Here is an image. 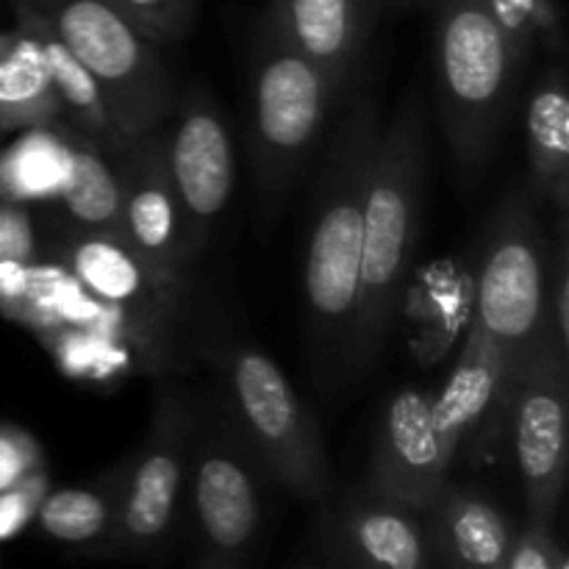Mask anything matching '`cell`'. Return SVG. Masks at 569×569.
<instances>
[{
    "instance_id": "cell-1",
    "label": "cell",
    "mask_w": 569,
    "mask_h": 569,
    "mask_svg": "<svg viewBox=\"0 0 569 569\" xmlns=\"http://www.w3.org/2000/svg\"><path fill=\"white\" fill-rule=\"evenodd\" d=\"M428 128L420 94H406L376 144L365 203L359 298L342 367L367 376L381 356L398 311L400 292L420 242L426 200Z\"/></svg>"
},
{
    "instance_id": "cell-2",
    "label": "cell",
    "mask_w": 569,
    "mask_h": 569,
    "mask_svg": "<svg viewBox=\"0 0 569 569\" xmlns=\"http://www.w3.org/2000/svg\"><path fill=\"white\" fill-rule=\"evenodd\" d=\"M381 137L378 103L370 92L350 94L317 178L306 242L303 292L315 339L345 359L359 298L365 203L372 159Z\"/></svg>"
},
{
    "instance_id": "cell-3",
    "label": "cell",
    "mask_w": 569,
    "mask_h": 569,
    "mask_svg": "<svg viewBox=\"0 0 569 569\" xmlns=\"http://www.w3.org/2000/svg\"><path fill=\"white\" fill-rule=\"evenodd\" d=\"M437 109L456 167L476 172L492 156L526 61L483 0L433 6Z\"/></svg>"
},
{
    "instance_id": "cell-4",
    "label": "cell",
    "mask_w": 569,
    "mask_h": 569,
    "mask_svg": "<svg viewBox=\"0 0 569 569\" xmlns=\"http://www.w3.org/2000/svg\"><path fill=\"white\" fill-rule=\"evenodd\" d=\"M220 372L228 422L261 472L303 503H328L333 467L326 442L281 367L259 348H228Z\"/></svg>"
},
{
    "instance_id": "cell-5",
    "label": "cell",
    "mask_w": 569,
    "mask_h": 569,
    "mask_svg": "<svg viewBox=\"0 0 569 569\" xmlns=\"http://www.w3.org/2000/svg\"><path fill=\"white\" fill-rule=\"evenodd\" d=\"M339 100L331 78L261 17L250 56V156L267 203L283 198Z\"/></svg>"
},
{
    "instance_id": "cell-6",
    "label": "cell",
    "mask_w": 569,
    "mask_h": 569,
    "mask_svg": "<svg viewBox=\"0 0 569 569\" xmlns=\"http://www.w3.org/2000/svg\"><path fill=\"white\" fill-rule=\"evenodd\" d=\"M42 11L94 78L122 137L137 139L164 126L178 92L159 42L109 0H48Z\"/></svg>"
},
{
    "instance_id": "cell-7",
    "label": "cell",
    "mask_w": 569,
    "mask_h": 569,
    "mask_svg": "<svg viewBox=\"0 0 569 569\" xmlns=\"http://www.w3.org/2000/svg\"><path fill=\"white\" fill-rule=\"evenodd\" d=\"M198 415L178 387L159 383L150 426L139 448L122 459V487L114 526L98 548L106 559H150L170 542L187 487Z\"/></svg>"
},
{
    "instance_id": "cell-8",
    "label": "cell",
    "mask_w": 569,
    "mask_h": 569,
    "mask_svg": "<svg viewBox=\"0 0 569 569\" xmlns=\"http://www.w3.org/2000/svg\"><path fill=\"white\" fill-rule=\"evenodd\" d=\"M537 198L511 189L495 209L478 272L476 320L511 353L528 356L548 331V248Z\"/></svg>"
},
{
    "instance_id": "cell-9",
    "label": "cell",
    "mask_w": 569,
    "mask_h": 569,
    "mask_svg": "<svg viewBox=\"0 0 569 569\" xmlns=\"http://www.w3.org/2000/svg\"><path fill=\"white\" fill-rule=\"evenodd\" d=\"M261 467L231 422H194L189 453V511L194 565L233 569L248 565L264 528Z\"/></svg>"
},
{
    "instance_id": "cell-10",
    "label": "cell",
    "mask_w": 569,
    "mask_h": 569,
    "mask_svg": "<svg viewBox=\"0 0 569 569\" xmlns=\"http://www.w3.org/2000/svg\"><path fill=\"white\" fill-rule=\"evenodd\" d=\"M567 348L545 333L522 359L511 398L515 459L528 522L553 526L567 483Z\"/></svg>"
},
{
    "instance_id": "cell-11",
    "label": "cell",
    "mask_w": 569,
    "mask_h": 569,
    "mask_svg": "<svg viewBox=\"0 0 569 569\" xmlns=\"http://www.w3.org/2000/svg\"><path fill=\"white\" fill-rule=\"evenodd\" d=\"M172 111L176 122L164 131L167 167L181 203L187 253L194 261L231 200L237 159L228 122L209 87H187Z\"/></svg>"
},
{
    "instance_id": "cell-12",
    "label": "cell",
    "mask_w": 569,
    "mask_h": 569,
    "mask_svg": "<svg viewBox=\"0 0 569 569\" xmlns=\"http://www.w3.org/2000/svg\"><path fill=\"white\" fill-rule=\"evenodd\" d=\"M44 253L70 267L72 276L100 300L176 339L178 322L187 315L189 276L153 264L114 233L81 231L72 226L53 233Z\"/></svg>"
},
{
    "instance_id": "cell-13",
    "label": "cell",
    "mask_w": 569,
    "mask_h": 569,
    "mask_svg": "<svg viewBox=\"0 0 569 569\" xmlns=\"http://www.w3.org/2000/svg\"><path fill=\"white\" fill-rule=\"evenodd\" d=\"M311 561L359 569L433 567L426 517L361 483L322 509Z\"/></svg>"
},
{
    "instance_id": "cell-14",
    "label": "cell",
    "mask_w": 569,
    "mask_h": 569,
    "mask_svg": "<svg viewBox=\"0 0 569 569\" xmlns=\"http://www.w3.org/2000/svg\"><path fill=\"white\" fill-rule=\"evenodd\" d=\"M522 359L472 320L453 372L433 395V422L450 459L483 450L509 420Z\"/></svg>"
},
{
    "instance_id": "cell-15",
    "label": "cell",
    "mask_w": 569,
    "mask_h": 569,
    "mask_svg": "<svg viewBox=\"0 0 569 569\" xmlns=\"http://www.w3.org/2000/svg\"><path fill=\"white\" fill-rule=\"evenodd\" d=\"M453 459L433 422V395L403 387L383 403L372 439L367 487L426 515L448 483Z\"/></svg>"
},
{
    "instance_id": "cell-16",
    "label": "cell",
    "mask_w": 569,
    "mask_h": 569,
    "mask_svg": "<svg viewBox=\"0 0 569 569\" xmlns=\"http://www.w3.org/2000/svg\"><path fill=\"white\" fill-rule=\"evenodd\" d=\"M122 217L120 239L170 272L189 276L192 259L183 237V214L167 167L164 128L128 139L120 150Z\"/></svg>"
},
{
    "instance_id": "cell-17",
    "label": "cell",
    "mask_w": 569,
    "mask_h": 569,
    "mask_svg": "<svg viewBox=\"0 0 569 569\" xmlns=\"http://www.w3.org/2000/svg\"><path fill=\"white\" fill-rule=\"evenodd\" d=\"M378 14L372 0H270L261 17L300 56L320 67L345 98Z\"/></svg>"
},
{
    "instance_id": "cell-18",
    "label": "cell",
    "mask_w": 569,
    "mask_h": 569,
    "mask_svg": "<svg viewBox=\"0 0 569 569\" xmlns=\"http://www.w3.org/2000/svg\"><path fill=\"white\" fill-rule=\"evenodd\" d=\"M422 517L433 565L503 569L517 528L487 495L456 487L448 478Z\"/></svg>"
},
{
    "instance_id": "cell-19",
    "label": "cell",
    "mask_w": 569,
    "mask_h": 569,
    "mask_svg": "<svg viewBox=\"0 0 569 569\" xmlns=\"http://www.w3.org/2000/svg\"><path fill=\"white\" fill-rule=\"evenodd\" d=\"M14 11L17 20H22L31 28L39 48H42L67 128L81 133V137L106 144V148H120V144H126L128 139L117 131L109 106L103 100V92L94 83V78L89 76L87 67L78 61V56L67 48L64 39L56 33L48 14L42 9H31V6H14Z\"/></svg>"
},
{
    "instance_id": "cell-20",
    "label": "cell",
    "mask_w": 569,
    "mask_h": 569,
    "mask_svg": "<svg viewBox=\"0 0 569 569\" xmlns=\"http://www.w3.org/2000/svg\"><path fill=\"white\" fill-rule=\"evenodd\" d=\"M64 122L37 37L22 20L0 31V133Z\"/></svg>"
},
{
    "instance_id": "cell-21",
    "label": "cell",
    "mask_w": 569,
    "mask_h": 569,
    "mask_svg": "<svg viewBox=\"0 0 569 569\" xmlns=\"http://www.w3.org/2000/svg\"><path fill=\"white\" fill-rule=\"evenodd\" d=\"M528 161L537 203H556L567 214L569 198V94L567 72L556 64L545 72L528 103Z\"/></svg>"
},
{
    "instance_id": "cell-22",
    "label": "cell",
    "mask_w": 569,
    "mask_h": 569,
    "mask_svg": "<svg viewBox=\"0 0 569 569\" xmlns=\"http://www.w3.org/2000/svg\"><path fill=\"white\" fill-rule=\"evenodd\" d=\"M120 148H106L72 131L70 176L59 194V203L72 228L120 237L122 170L117 156Z\"/></svg>"
},
{
    "instance_id": "cell-23",
    "label": "cell",
    "mask_w": 569,
    "mask_h": 569,
    "mask_svg": "<svg viewBox=\"0 0 569 569\" xmlns=\"http://www.w3.org/2000/svg\"><path fill=\"white\" fill-rule=\"evenodd\" d=\"M20 133L14 144L0 150V198L26 206L59 200L70 176L72 131L53 122Z\"/></svg>"
},
{
    "instance_id": "cell-24",
    "label": "cell",
    "mask_w": 569,
    "mask_h": 569,
    "mask_svg": "<svg viewBox=\"0 0 569 569\" xmlns=\"http://www.w3.org/2000/svg\"><path fill=\"white\" fill-rule=\"evenodd\" d=\"M122 487V461L111 467L92 487L59 489L42 498L37 522L50 539L64 545H89L98 553L100 545L109 539L117 517Z\"/></svg>"
},
{
    "instance_id": "cell-25",
    "label": "cell",
    "mask_w": 569,
    "mask_h": 569,
    "mask_svg": "<svg viewBox=\"0 0 569 569\" xmlns=\"http://www.w3.org/2000/svg\"><path fill=\"white\" fill-rule=\"evenodd\" d=\"M56 367L64 376L81 378V381L109 383L114 378L131 376V372H150L170 367L164 356L153 353L144 345L133 339L111 337V333L78 331V328H64L39 337Z\"/></svg>"
},
{
    "instance_id": "cell-26",
    "label": "cell",
    "mask_w": 569,
    "mask_h": 569,
    "mask_svg": "<svg viewBox=\"0 0 569 569\" xmlns=\"http://www.w3.org/2000/svg\"><path fill=\"white\" fill-rule=\"evenodd\" d=\"M483 3L522 61L531 59L537 50H548V53L565 50L556 0H483Z\"/></svg>"
},
{
    "instance_id": "cell-27",
    "label": "cell",
    "mask_w": 569,
    "mask_h": 569,
    "mask_svg": "<svg viewBox=\"0 0 569 569\" xmlns=\"http://www.w3.org/2000/svg\"><path fill=\"white\" fill-rule=\"evenodd\" d=\"M153 42H178L192 28L198 0H109Z\"/></svg>"
},
{
    "instance_id": "cell-28",
    "label": "cell",
    "mask_w": 569,
    "mask_h": 569,
    "mask_svg": "<svg viewBox=\"0 0 569 569\" xmlns=\"http://www.w3.org/2000/svg\"><path fill=\"white\" fill-rule=\"evenodd\" d=\"M503 569H569L567 550L556 537V528L526 522L522 531H515Z\"/></svg>"
},
{
    "instance_id": "cell-29",
    "label": "cell",
    "mask_w": 569,
    "mask_h": 569,
    "mask_svg": "<svg viewBox=\"0 0 569 569\" xmlns=\"http://www.w3.org/2000/svg\"><path fill=\"white\" fill-rule=\"evenodd\" d=\"M44 256L33 211L0 198V261H37Z\"/></svg>"
},
{
    "instance_id": "cell-30",
    "label": "cell",
    "mask_w": 569,
    "mask_h": 569,
    "mask_svg": "<svg viewBox=\"0 0 569 569\" xmlns=\"http://www.w3.org/2000/svg\"><path fill=\"white\" fill-rule=\"evenodd\" d=\"M48 489L50 478L42 467V470L31 472L20 483L0 492V542L14 539L17 533L31 526V520H37L39 503L48 495Z\"/></svg>"
},
{
    "instance_id": "cell-31",
    "label": "cell",
    "mask_w": 569,
    "mask_h": 569,
    "mask_svg": "<svg viewBox=\"0 0 569 569\" xmlns=\"http://www.w3.org/2000/svg\"><path fill=\"white\" fill-rule=\"evenodd\" d=\"M42 467L44 453L37 437L17 426H0V492Z\"/></svg>"
},
{
    "instance_id": "cell-32",
    "label": "cell",
    "mask_w": 569,
    "mask_h": 569,
    "mask_svg": "<svg viewBox=\"0 0 569 569\" xmlns=\"http://www.w3.org/2000/svg\"><path fill=\"white\" fill-rule=\"evenodd\" d=\"M548 331L561 348L569 345V253H567V214H559V244L553 270L548 276Z\"/></svg>"
},
{
    "instance_id": "cell-33",
    "label": "cell",
    "mask_w": 569,
    "mask_h": 569,
    "mask_svg": "<svg viewBox=\"0 0 569 569\" xmlns=\"http://www.w3.org/2000/svg\"><path fill=\"white\" fill-rule=\"evenodd\" d=\"M372 3L378 6V11L383 9H433V6L439 3V0H372Z\"/></svg>"
},
{
    "instance_id": "cell-34",
    "label": "cell",
    "mask_w": 569,
    "mask_h": 569,
    "mask_svg": "<svg viewBox=\"0 0 569 569\" xmlns=\"http://www.w3.org/2000/svg\"><path fill=\"white\" fill-rule=\"evenodd\" d=\"M14 6H31V9H44L48 0H14Z\"/></svg>"
}]
</instances>
